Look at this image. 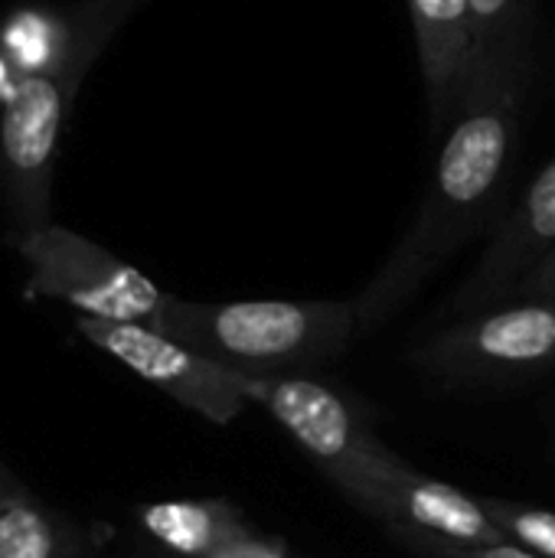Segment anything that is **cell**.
I'll return each instance as SVG.
<instances>
[{
    "mask_svg": "<svg viewBox=\"0 0 555 558\" xmlns=\"http://www.w3.org/2000/svg\"><path fill=\"white\" fill-rule=\"evenodd\" d=\"M527 78L481 82L432 167L422 203L399 245L353 298L360 333H376L491 222L510 177Z\"/></svg>",
    "mask_w": 555,
    "mask_h": 558,
    "instance_id": "cell-1",
    "label": "cell"
},
{
    "mask_svg": "<svg viewBox=\"0 0 555 558\" xmlns=\"http://www.w3.org/2000/svg\"><path fill=\"white\" fill-rule=\"evenodd\" d=\"M514 298H555V252L520 281Z\"/></svg>",
    "mask_w": 555,
    "mask_h": 558,
    "instance_id": "cell-16",
    "label": "cell"
},
{
    "mask_svg": "<svg viewBox=\"0 0 555 558\" xmlns=\"http://www.w3.org/2000/svg\"><path fill=\"white\" fill-rule=\"evenodd\" d=\"M555 252V160L523 190L520 203L504 216L481 262L448 301V317H468L510 301L520 281Z\"/></svg>",
    "mask_w": 555,
    "mask_h": 558,
    "instance_id": "cell-8",
    "label": "cell"
},
{
    "mask_svg": "<svg viewBox=\"0 0 555 558\" xmlns=\"http://www.w3.org/2000/svg\"><path fill=\"white\" fill-rule=\"evenodd\" d=\"M16 252L26 262V294L59 301L75 317L154 327L170 301L137 268L56 222L16 232Z\"/></svg>",
    "mask_w": 555,
    "mask_h": 558,
    "instance_id": "cell-5",
    "label": "cell"
},
{
    "mask_svg": "<svg viewBox=\"0 0 555 558\" xmlns=\"http://www.w3.org/2000/svg\"><path fill=\"white\" fill-rule=\"evenodd\" d=\"M75 330L95 350L108 353L134 376L160 389L167 399H173L177 405L196 412L213 425H229L249 405H255L242 373L196 353L193 347L147 324L75 317Z\"/></svg>",
    "mask_w": 555,
    "mask_h": 558,
    "instance_id": "cell-7",
    "label": "cell"
},
{
    "mask_svg": "<svg viewBox=\"0 0 555 558\" xmlns=\"http://www.w3.org/2000/svg\"><path fill=\"white\" fill-rule=\"evenodd\" d=\"M245 386L252 402L272 412L347 500L406 471V464L360 422L357 409L321 379L245 376Z\"/></svg>",
    "mask_w": 555,
    "mask_h": 558,
    "instance_id": "cell-6",
    "label": "cell"
},
{
    "mask_svg": "<svg viewBox=\"0 0 555 558\" xmlns=\"http://www.w3.org/2000/svg\"><path fill=\"white\" fill-rule=\"evenodd\" d=\"M406 549H412L419 558H543L517 543H497V546H455V543H442V539H412L402 543Z\"/></svg>",
    "mask_w": 555,
    "mask_h": 558,
    "instance_id": "cell-15",
    "label": "cell"
},
{
    "mask_svg": "<svg viewBox=\"0 0 555 558\" xmlns=\"http://www.w3.org/2000/svg\"><path fill=\"white\" fill-rule=\"evenodd\" d=\"M419 69L432 124L455 121L481 75V39L471 0H409Z\"/></svg>",
    "mask_w": 555,
    "mask_h": 558,
    "instance_id": "cell-10",
    "label": "cell"
},
{
    "mask_svg": "<svg viewBox=\"0 0 555 558\" xmlns=\"http://www.w3.org/2000/svg\"><path fill=\"white\" fill-rule=\"evenodd\" d=\"M137 0H92L65 23L56 56L29 69L0 111V170L16 232L49 222L52 170L75 92Z\"/></svg>",
    "mask_w": 555,
    "mask_h": 558,
    "instance_id": "cell-2",
    "label": "cell"
},
{
    "mask_svg": "<svg viewBox=\"0 0 555 558\" xmlns=\"http://www.w3.org/2000/svg\"><path fill=\"white\" fill-rule=\"evenodd\" d=\"M0 558H95L85 533L16 477L0 494Z\"/></svg>",
    "mask_w": 555,
    "mask_h": 558,
    "instance_id": "cell-11",
    "label": "cell"
},
{
    "mask_svg": "<svg viewBox=\"0 0 555 558\" xmlns=\"http://www.w3.org/2000/svg\"><path fill=\"white\" fill-rule=\"evenodd\" d=\"M481 504L487 517L507 533L510 543L536 556L555 558V510L533 504H510V500H481Z\"/></svg>",
    "mask_w": 555,
    "mask_h": 558,
    "instance_id": "cell-14",
    "label": "cell"
},
{
    "mask_svg": "<svg viewBox=\"0 0 555 558\" xmlns=\"http://www.w3.org/2000/svg\"><path fill=\"white\" fill-rule=\"evenodd\" d=\"M7 484H10V474H7V471H3V464H0V494H3V487H7Z\"/></svg>",
    "mask_w": 555,
    "mask_h": 558,
    "instance_id": "cell-17",
    "label": "cell"
},
{
    "mask_svg": "<svg viewBox=\"0 0 555 558\" xmlns=\"http://www.w3.org/2000/svg\"><path fill=\"white\" fill-rule=\"evenodd\" d=\"M471 10L481 39L478 85L497 78H527L530 0H471Z\"/></svg>",
    "mask_w": 555,
    "mask_h": 558,
    "instance_id": "cell-13",
    "label": "cell"
},
{
    "mask_svg": "<svg viewBox=\"0 0 555 558\" xmlns=\"http://www.w3.org/2000/svg\"><path fill=\"white\" fill-rule=\"evenodd\" d=\"M350 504L366 517L379 520L399 543H412V539H442L455 546L510 543L507 533L487 517L481 500L461 494L451 484L415 474L412 468L360 490L357 497H350Z\"/></svg>",
    "mask_w": 555,
    "mask_h": 558,
    "instance_id": "cell-9",
    "label": "cell"
},
{
    "mask_svg": "<svg viewBox=\"0 0 555 558\" xmlns=\"http://www.w3.org/2000/svg\"><path fill=\"white\" fill-rule=\"evenodd\" d=\"M141 526L177 558H213L245 536L242 520L226 504H154L141 507Z\"/></svg>",
    "mask_w": 555,
    "mask_h": 558,
    "instance_id": "cell-12",
    "label": "cell"
},
{
    "mask_svg": "<svg viewBox=\"0 0 555 558\" xmlns=\"http://www.w3.org/2000/svg\"><path fill=\"white\" fill-rule=\"evenodd\" d=\"M415 369L445 386H523L555 373V298H510L448 320L412 350Z\"/></svg>",
    "mask_w": 555,
    "mask_h": 558,
    "instance_id": "cell-4",
    "label": "cell"
},
{
    "mask_svg": "<svg viewBox=\"0 0 555 558\" xmlns=\"http://www.w3.org/2000/svg\"><path fill=\"white\" fill-rule=\"evenodd\" d=\"M154 330L249 376H311L343 356L360 333L350 301H180L170 298Z\"/></svg>",
    "mask_w": 555,
    "mask_h": 558,
    "instance_id": "cell-3",
    "label": "cell"
}]
</instances>
